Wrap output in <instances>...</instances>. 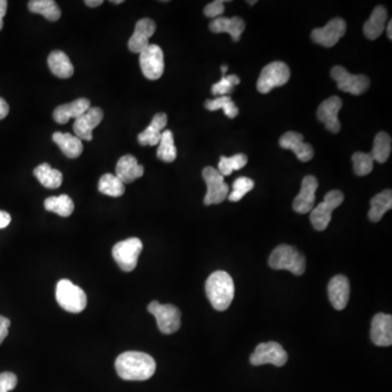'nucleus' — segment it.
<instances>
[{"instance_id": "nucleus-1", "label": "nucleus", "mask_w": 392, "mask_h": 392, "mask_svg": "<svg viewBox=\"0 0 392 392\" xmlns=\"http://www.w3.org/2000/svg\"><path fill=\"white\" fill-rule=\"evenodd\" d=\"M119 377L130 382H144L155 374L156 362L150 354L129 351L120 354L115 362Z\"/></svg>"}, {"instance_id": "nucleus-2", "label": "nucleus", "mask_w": 392, "mask_h": 392, "mask_svg": "<svg viewBox=\"0 0 392 392\" xmlns=\"http://www.w3.org/2000/svg\"><path fill=\"white\" fill-rule=\"evenodd\" d=\"M205 290L209 302L219 312L228 310L235 297L233 279L224 271H215L208 277Z\"/></svg>"}, {"instance_id": "nucleus-3", "label": "nucleus", "mask_w": 392, "mask_h": 392, "mask_svg": "<svg viewBox=\"0 0 392 392\" xmlns=\"http://www.w3.org/2000/svg\"><path fill=\"white\" fill-rule=\"evenodd\" d=\"M268 263L275 271H289L295 276L304 274L306 268L304 255L291 245L282 244L277 246L271 254Z\"/></svg>"}, {"instance_id": "nucleus-4", "label": "nucleus", "mask_w": 392, "mask_h": 392, "mask_svg": "<svg viewBox=\"0 0 392 392\" xmlns=\"http://www.w3.org/2000/svg\"><path fill=\"white\" fill-rule=\"evenodd\" d=\"M56 299L63 310L75 314L84 311L88 304L86 292L67 279H62L58 282L56 286Z\"/></svg>"}, {"instance_id": "nucleus-5", "label": "nucleus", "mask_w": 392, "mask_h": 392, "mask_svg": "<svg viewBox=\"0 0 392 392\" xmlns=\"http://www.w3.org/2000/svg\"><path fill=\"white\" fill-rule=\"evenodd\" d=\"M344 201V195L339 190H333L325 195L324 202L312 209L311 222L313 227L317 231L327 229L331 220V214L335 208H338Z\"/></svg>"}, {"instance_id": "nucleus-6", "label": "nucleus", "mask_w": 392, "mask_h": 392, "mask_svg": "<svg viewBox=\"0 0 392 392\" xmlns=\"http://www.w3.org/2000/svg\"><path fill=\"white\" fill-rule=\"evenodd\" d=\"M290 75L291 73H290L289 67L284 62H271L262 70L256 88L259 93H269L273 88L286 84V82L289 81Z\"/></svg>"}, {"instance_id": "nucleus-7", "label": "nucleus", "mask_w": 392, "mask_h": 392, "mask_svg": "<svg viewBox=\"0 0 392 392\" xmlns=\"http://www.w3.org/2000/svg\"><path fill=\"white\" fill-rule=\"evenodd\" d=\"M143 243L137 237H130L120 241L112 248L115 262L124 271H135L139 261V254L142 253Z\"/></svg>"}, {"instance_id": "nucleus-8", "label": "nucleus", "mask_w": 392, "mask_h": 392, "mask_svg": "<svg viewBox=\"0 0 392 392\" xmlns=\"http://www.w3.org/2000/svg\"><path fill=\"white\" fill-rule=\"evenodd\" d=\"M147 310L154 315L158 328L165 335H171L179 331L181 326V313L178 307L173 304H160L157 301L150 303Z\"/></svg>"}, {"instance_id": "nucleus-9", "label": "nucleus", "mask_w": 392, "mask_h": 392, "mask_svg": "<svg viewBox=\"0 0 392 392\" xmlns=\"http://www.w3.org/2000/svg\"><path fill=\"white\" fill-rule=\"evenodd\" d=\"M331 78L337 82L338 88L346 93L359 96L365 93L371 86V81L364 75H351L348 70L335 66L331 69Z\"/></svg>"}, {"instance_id": "nucleus-10", "label": "nucleus", "mask_w": 392, "mask_h": 392, "mask_svg": "<svg viewBox=\"0 0 392 392\" xmlns=\"http://www.w3.org/2000/svg\"><path fill=\"white\" fill-rule=\"evenodd\" d=\"M203 178L207 186V193L205 195V205L220 204L229 195V186L219 171L213 167L203 169Z\"/></svg>"}, {"instance_id": "nucleus-11", "label": "nucleus", "mask_w": 392, "mask_h": 392, "mask_svg": "<svg viewBox=\"0 0 392 392\" xmlns=\"http://www.w3.org/2000/svg\"><path fill=\"white\" fill-rule=\"evenodd\" d=\"M286 361L288 354L286 350L275 341L258 344L250 357L251 364L254 366L273 364L275 366L282 367L286 365Z\"/></svg>"}, {"instance_id": "nucleus-12", "label": "nucleus", "mask_w": 392, "mask_h": 392, "mask_svg": "<svg viewBox=\"0 0 392 392\" xmlns=\"http://www.w3.org/2000/svg\"><path fill=\"white\" fill-rule=\"evenodd\" d=\"M139 66L145 78L148 80H158L161 78L165 62H164V52L159 46L150 44L139 54Z\"/></svg>"}, {"instance_id": "nucleus-13", "label": "nucleus", "mask_w": 392, "mask_h": 392, "mask_svg": "<svg viewBox=\"0 0 392 392\" xmlns=\"http://www.w3.org/2000/svg\"><path fill=\"white\" fill-rule=\"evenodd\" d=\"M346 21L341 18H335L329 21L324 28L313 30L311 37L316 44L331 48L338 43L339 39L346 34Z\"/></svg>"}, {"instance_id": "nucleus-14", "label": "nucleus", "mask_w": 392, "mask_h": 392, "mask_svg": "<svg viewBox=\"0 0 392 392\" xmlns=\"http://www.w3.org/2000/svg\"><path fill=\"white\" fill-rule=\"evenodd\" d=\"M342 108V101L338 96H331L320 104L317 109V118L326 126V129L333 133H338L341 129L338 114Z\"/></svg>"}, {"instance_id": "nucleus-15", "label": "nucleus", "mask_w": 392, "mask_h": 392, "mask_svg": "<svg viewBox=\"0 0 392 392\" xmlns=\"http://www.w3.org/2000/svg\"><path fill=\"white\" fill-rule=\"evenodd\" d=\"M104 118V112L98 107H90L86 114L75 119L73 124V131L75 137L84 141H92L93 139V130L98 127Z\"/></svg>"}, {"instance_id": "nucleus-16", "label": "nucleus", "mask_w": 392, "mask_h": 392, "mask_svg": "<svg viewBox=\"0 0 392 392\" xmlns=\"http://www.w3.org/2000/svg\"><path fill=\"white\" fill-rule=\"evenodd\" d=\"M318 188V180L314 176H306L303 179L301 190L293 201V209L299 214H307L314 208L316 191Z\"/></svg>"}, {"instance_id": "nucleus-17", "label": "nucleus", "mask_w": 392, "mask_h": 392, "mask_svg": "<svg viewBox=\"0 0 392 392\" xmlns=\"http://www.w3.org/2000/svg\"><path fill=\"white\" fill-rule=\"evenodd\" d=\"M155 31V22L150 19L145 18L137 21L135 32L128 43L130 50L135 54H141L150 45V39Z\"/></svg>"}, {"instance_id": "nucleus-18", "label": "nucleus", "mask_w": 392, "mask_h": 392, "mask_svg": "<svg viewBox=\"0 0 392 392\" xmlns=\"http://www.w3.org/2000/svg\"><path fill=\"white\" fill-rule=\"evenodd\" d=\"M304 137L297 132H286L279 139V145L284 150H291L295 154L297 159L303 163L310 161L314 157V150L308 143H305Z\"/></svg>"}, {"instance_id": "nucleus-19", "label": "nucleus", "mask_w": 392, "mask_h": 392, "mask_svg": "<svg viewBox=\"0 0 392 392\" xmlns=\"http://www.w3.org/2000/svg\"><path fill=\"white\" fill-rule=\"evenodd\" d=\"M371 339L377 346H390L392 344V316L378 313L372 320Z\"/></svg>"}, {"instance_id": "nucleus-20", "label": "nucleus", "mask_w": 392, "mask_h": 392, "mask_svg": "<svg viewBox=\"0 0 392 392\" xmlns=\"http://www.w3.org/2000/svg\"><path fill=\"white\" fill-rule=\"evenodd\" d=\"M328 297L333 308L342 311L348 305L350 300V282L346 276L338 275L333 277L328 284Z\"/></svg>"}, {"instance_id": "nucleus-21", "label": "nucleus", "mask_w": 392, "mask_h": 392, "mask_svg": "<svg viewBox=\"0 0 392 392\" xmlns=\"http://www.w3.org/2000/svg\"><path fill=\"white\" fill-rule=\"evenodd\" d=\"M144 175V167L137 163L133 155H124L118 160L116 166V177L122 184H132Z\"/></svg>"}, {"instance_id": "nucleus-22", "label": "nucleus", "mask_w": 392, "mask_h": 392, "mask_svg": "<svg viewBox=\"0 0 392 392\" xmlns=\"http://www.w3.org/2000/svg\"><path fill=\"white\" fill-rule=\"evenodd\" d=\"M209 30L213 33H228L233 37V41H239L245 30V22L239 17H233V18L219 17L210 22Z\"/></svg>"}, {"instance_id": "nucleus-23", "label": "nucleus", "mask_w": 392, "mask_h": 392, "mask_svg": "<svg viewBox=\"0 0 392 392\" xmlns=\"http://www.w3.org/2000/svg\"><path fill=\"white\" fill-rule=\"evenodd\" d=\"M90 108V103L86 98H79L72 103L65 104L61 106H58L54 110L55 121L59 124H66L70 119H78L79 117L86 114V111Z\"/></svg>"}, {"instance_id": "nucleus-24", "label": "nucleus", "mask_w": 392, "mask_h": 392, "mask_svg": "<svg viewBox=\"0 0 392 392\" xmlns=\"http://www.w3.org/2000/svg\"><path fill=\"white\" fill-rule=\"evenodd\" d=\"M168 117L164 112H158L153 118L152 122L150 126L142 132L139 133L137 137V141L142 146H155L159 144L160 139H161V133L163 130L167 126Z\"/></svg>"}, {"instance_id": "nucleus-25", "label": "nucleus", "mask_w": 392, "mask_h": 392, "mask_svg": "<svg viewBox=\"0 0 392 392\" xmlns=\"http://www.w3.org/2000/svg\"><path fill=\"white\" fill-rule=\"evenodd\" d=\"M387 19V9L384 8V6L376 7L373 11L371 18L364 24L363 31L365 37L371 41L378 39L384 32Z\"/></svg>"}, {"instance_id": "nucleus-26", "label": "nucleus", "mask_w": 392, "mask_h": 392, "mask_svg": "<svg viewBox=\"0 0 392 392\" xmlns=\"http://www.w3.org/2000/svg\"><path fill=\"white\" fill-rule=\"evenodd\" d=\"M48 67L52 75L60 79H69L75 73L72 62L67 54L61 50H54L48 56Z\"/></svg>"}, {"instance_id": "nucleus-27", "label": "nucleus", "mask_w": 392, "mask_h": 392, "mask_svg": "<svg viewBox=\"0 0 392 392\" xmlns=\"http://www.w3.org/2000/svg\"><path fill=\"white\" fill-rule=\"evenodd\" d=\"M52 141L59 146L63 155L68 158H78L83 152L82 139L70 133L55 132Z\"/></svg>"}, {"instance_id": "nucleus-28", "label": "nucleus", "mask_w": 392, "mask_h": 392, "mask_svg": "<svg viewBox=\"0 0 392 392\" xmlns=\"http://www.w3.org/2000/svg\"><path fill=\"white\" fill-rule=\"evenodd\" d=\"M392 208V191L384 190L371 199L369 218L371 222H378L388 210Z\"/></svg>"}, {"instance_id": "nucleus-29", "label": "nucleus", "mask_w": 392, "mask_h": 392, "mask_svg": "<svg viewBox=\"0 0 392 392\" xmlns=\"http://www.w3.org/2000/svg\"><path fill=\"white\" fill-rule=\"evenodd\" d=\"M34 176L47 188H58L61 186L62 173L57 169H52L49 164H41L34 169Z\"/></svg>"}, {"instance_id": "nucleus-30", "label": "nucleus", "mask_w": 392, "mask_h": 392, "mask_svg": "<svg viewBox=\"0 0 392 392\" xmlns=\"http://www.w3.org/2000/svg\"><path fill=\"white\" fill-rule=\"evenodd\" d=\"M28 7L31 12L41 14L52 22L59 20L61 17V10L54 0H31Z\"/></svg>"}, {"instance_id": "nucleus-31", "label": "nucleus", "mask_w": 392, "mask_h": 392, "mask_svg": "<svg viewBox=\"0 0 392 392\" xmlns=\"http://www.w3.org/2000/svg\"><path fill=\"white\" fill-rule=\"evenodd\" d=\"M44 207L48 212L55 213L61 217H69L75 210V203L70 196L62 194L59 196H50L45 199Z\"/></svg>"}, {"instance_id": "nucleus-32", "label": "nucleus", "mask_w": 392, "mask_h": 392, "mask_svg": "<svg viewBox=\"0 0 392 392\" xmlns=\"http://www.w3.org/2000/svg\"><path fill=\"white\" fill-rule=\"evenodd\" d=\"M391 153V137L386 132H380L375 137L374 146H373V159L377 163L384 164L387 161Z\"/></svg>"}, {"instance_id": "nucleus-33", "label": "nucleus", "mask_w": 392, "mask_h": 392, "mask_svg": "<svg viewBox=\"0 0 392 392\" xmlns=\"http://www.w3.org/2000/svg\"><path fill=\"white\" fill-rule=\"evenodd\" d=\"M157 157L165 163H173L177 158L176 145L170 130H165L161 133V139L158 144Z\"/></svg>"}, {"instance_id": "nucleus-34", "label": "nucleus", "mask_w": 392, "mask_h": 392, "mask_svg": "<svg viewBox=\"0 0 392 392\" xmlns=\"http://www.w3.org/2000/svg\"><path fill=\"white\" fill-rule=\"evenodd\" d=\"M98 191L111 197H119L124 195L126 188L121 181L119 180L115 175L106 173L104 175L98 182Z\"/></svg>"}, {"instance_id": "nucleus-35", "label": "nucleus", "mask_w": 392, "mask_h": 392, "mask_svg": "<svg viewBox=\"0 0 392 392\" xmlns=\"http://www.w3.org/2000/svg\"><path fill=\"white\" fill-rule=\"evenodd\" d=\"M205 107L210 111L222 109L226 116L230 119L235 118L239 115V109L230 96H219L215 99H208L205 101Z\"/></svg>"}, {"instance_id": "nucleus-36", "label": "nucleus", "mask_w": 392, "mask_h": 392, "mask_svg": "<svg viewBox=\"0 0 392 392\" xmlns=\"http://www.w3.org/2000/svg\"><path fill=\"white\" fill-rule=\"evenodd\" d=\"M246 164H248V156L244 154H237L233 157L222 156L219 165H218V171L224 177L230 176L233 171L242 169Z\"/></svg>"}, {"instance_id": "nucleus-37", "label": "nucleus", "mask_w": 392, "mask_h": 392, "mask_svg": "<svg viewBox=\"0 0 392 392\" xmlns=\"http://www.w3.org/2000/svg\"><path fill=\"white\" fill-rule=\"evenodd\" d=\"M353 160L354 173L357 176H367L372 173L374 167V159L371 154L367 153L356 152L352 156Z\"/></svg>"}, {"instance_id": "nucleus-38", "label": "nucleus", "mask_w": 392, "mask_h": 392, "mask_svg": "<svg viewBox=\"0 0 392 392\" xmlns=\"http://www.w3.org/2000/svg\"><path fill=\"white\" fill-rule=\"evenodd\" d=\"M254 181L252 179L246 178V177H241L237 178L233 182V190L231 193L228 195L230 202H239L244 197L245 194L252 191L254 188Z\"/></svg>"}, {"instance_id": "nucleus-39", "label": "nucleus", "mask_w": 392, "mask_h": 392, "mask_svg": "<svg viewBox=\"0 0 392 392\" xmlns=\"http://www.w3.org/2000/svg\"><path fill=\"white\" fill-rule=\"evenodd\" d=\"M240 84V78L235 75H222V80L212 86V93L215 96H227L233 93L235 86Z\"/></svg>"}, {"instance_id": "nucleus-40", "label": "nucleus", "mask_w": 392, "mask_h": 392, "mask_svg": "<svg viewBox=\"0 0 392 392\" xmlns=\"http://www.w3.org/2000/svg\"><path fill=\"white\" fill-rule=\"evenodd\" d=\"M18 378L13 373L6 372L0 374V392H9L16 388Z\"/></svg>"}, {"instance_id": "nucleus-41", "label": "nucleus", "mask_w": 392, "mask_h": 392, "mask_svg": "<svg viewBox=\"0 0 392 392\" xmlns=\"http://www.w3.org/2000/svg\"><path fill=\"white\" fill-rule=\"evenodd\" d=\"M225 11V1L215 0L205 7L204 14L207 18H219Z\"/></svg>"}, {"instance_id": "nucleus-42", "label": "nucleus", "mask_w": 392, "mask_h": 392, "mask_svg": "<svg viewBox=\"0 0 392 392\" xmlns=\"http://www.w3.org/2000/svg\"><path fill=\"white\" fill-rule=\"evenodd\" d=\"M9 327H10V320L8 318L3 317V316H0V344L8 335Z\"/></svg>"}, {"instance_id": "nucleus-43", "label": "nucleus", "mask_w": 392, "mask_h": 392, "mask_svg": "<svg viewBox=\"0 0 392 392\" xmlns=\"http://www.w3.org/2000/svg\"><path fill=\"white\" fill-rule=\"evenodd\" d=\"M11 222V216L8 213L0 210V229L8 227L9 224Z\"/></svg>"}, {"instance_id": "nucleus-44", "label": "nucleus", "mask_w": 392, "mask_h": 392, "mask_svg": "<svg viewBox=\"0 0 392 392\" xmlns=\"http://www.w3.org/2000/svg\"><path fill=\"white\" fill-rule=\"evenodd\" d=\"M7 8H8V1L0 0V30L3 28V17L6 16Z\"/></svg>"}, {"instance_id": "nucleus-45", "label": "nucleus", "mask_w": 392, "mask_h": 392, "mask_svg": "<svg viewBox=\"0 0 392 392\" xmlns=\"http://www.w3.org/2000/svg\"><path fill=\"white\" fill-rule=\"evenodd\" d=\"M9 114V105L3 98L0 97V120L8 116Z\"/></svg>"}, {"instance_id": "nucleus-46", "label": "nucleus", "mask_w": 392, "mask_h": 392, "mask_svg": "<svg viewBox=\"0 0 392 392\" xmlns=\"http://www.w3.org/2000/svg\"><path fill=\"white\" fill-rule=\"evenodd\" d=\"M103 0H86V5L92 8H96L98 6L103 5Z\"/></svg>"}, {"instance_id": "nucleus-47", "label": "nucleus", "mask_w": 392, "mask_h": 392, "mask_svg": "<svg viewBox=\"0 0 392 392\" xmlns=\"http://www.w3.org/2000/svg\"><path fill=\"white\" fill-rule=\"evenodd\" d=\"M387 34H388V37H389V39H392V22H391V21H389V23H388Z\"/></svg>"}, {"instance_id": "nucleus-48", "label": "nucleus", "mask_w": 392, "mask_h": 392, "mask_svg": "<svg viewBox=\"0 0 392 392\" xmlns=\"http://www.w3.org/2000/svg\"><path fill=\"white\" fill-rule=\"evenodd\" d=\"M110 3H116V5H118V3H124V0H111Z\"/></svg>"}, {"instance_id": "nucleus-49", "label": "nucleus", "mask_w": 392, "mask_h": 392, "mask_svg": "<svg viewBox=\"0 0 392 392\" xmlns=\"http://www.w3.org/2000/svg\"><path fill=\"white\" fill-rule=\"evenodd\" d=\"M248 3H250L251 6H253L254 3H256V1H248Z\"/></svg>"}]
</instances>
